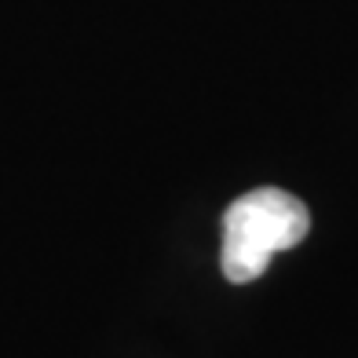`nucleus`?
Masks as SVG:
<instances>
[{"instance_id":"nucleus-1","label":"nucleus","mask_w":358,"mask_h":358,"mask_svg":"<svg viewBox=\"0 0 358 358\" xmlns=\"http://www.w3.org/2000/svg\"><path fill=\"white\" fill-rule=\"evenodd\" d=\"M307 231H311V213L296 194L282 187H256L241 194L223 213V278L234 285L256 282L274 252L300 245Z\"/></svg>"}]
</instances>
